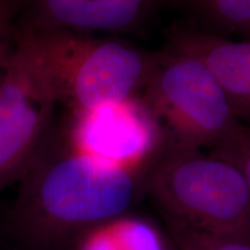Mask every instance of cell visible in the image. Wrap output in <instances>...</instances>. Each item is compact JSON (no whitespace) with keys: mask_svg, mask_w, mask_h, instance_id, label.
I'll use <instances>...</instances> for the list:
<instances>
[{"mask_svg":"<svg viewBox=\"0 0 250 250\" xmlns=\"http://www.w3.org/2000/svg\"><path fill=\"white\" fill-rule=\"evenodd\" d=\"M168 147H214L241 127L218 80L201 59L166 49L140 93Z\"/></svg>","mask_w":250,"mask_h":250,"instance_id":"277c9868","label":"cell"},{"mask_svg":"<svg viewBox=\"0 0 250 250\" xmlns=\"http://www.w3.org/2000/svg\"><path fill=\"white\" fill-rule=\"evenodd\" d=\"M70 250H166L160 233L147 220L124 214L85 230Z\"/></svg>","mask_w":250,"mask_h":250,"instance_id":"9c48e42d","label":"cell"},{"mask_svg":"<svg viewBox=\"0 0 250 250\" xmlns=\"http://www.w3.org/2000/svg\"><path fill=\"white\" fill-rule=\"evenodd\" d=\"M144 175L81 151L55 130L0 219V246L70 250L85 230L127 214Z\"/></svg>","mask_w":250,"mask_h":250,"instance_id":"6da1fadb","label":"cell"},{"mask_svg":"<svg viewBox=\"0 0 250 250\" xmlns=\"http://www.w3.org/2000/svg\"><path fill=\"white\" fill-rule=\"evenodd\" d=\"M248 40H250V37H248Z\"/></svg>","mask_w":250,"mask_h":250,"instance_id":"5bb4252c","label":"cell"},{"mask_svg":"<svg viewBox=\"0 0 250 250\" xmlns=\"http://www.w3.org/2000/svg\"><path fill=\"white\" fill-rule=\"evenodd\" d=\"M188 26L213 35L250 37V0H170Z\"/></svg>","mask_w":250,"mask_h":250,"instance_id":"30bf717a","label":"cell"},{"mask_svg":"<svg viewBox=\"0 0 250 250\" xmlns=\"http://www.w3.org/2000/svg\"><path fill=\"white\" fill-rule=\"evenodd\" d=\"M168 228L177 250H250V239L203 232L168 220Z\"/></svg>","mask_w":250,"mask_h":250,"instance_id":"8fae6325","label":"cell"},{"mask_svg":"<svg viewBox=\"0 0 250 250\" xmlns=\"http://www.w3.org/2000/svg\"><path fill=\"white\" fill-rule=\"evenodd\" d=\"M58 102L24 28L0 81V192L20 182L56 130Z\"/></svg>","mask_w":250,"mask_h":250,"instance_id":"5b68a950","label":"cell"},{"mask_svg":"<svg viewBox=\"0 0 250 250\" xmlns=\"http://www.w3.org/2000/svg\"><path fill=\"white\" fill-rule=\"evenodd\" d=\"M23 0H0V81L11 64L17 46L14 19Z\"/></svg>","mask_w":250,"mask_h":250,"instance_id":"4fadbf2b","label":"cell"},{"mask_svg":"<svg viewBox=\"0 0 250 250\" xmlns=\"http://www.w3.org/2000/svg\"><path fill=\"white\" fill-rule=\"evenodd\" d=\"M22 27L68 114L139 96L158 57L120 40L27 22Z\"/></svg>","mask_w":250,"mask_h":250,"instance_id":"7a4b0ae2","label":"cell"},{"mask_svg":"<svg viewBox=\"0 0 250 250\" xmlns=\"http://www.w3.org/2000/svg\"><path fill=\"white\" fill-rule=\"evenodd\" d=\"M168 49L201 59L218 80L237 120L250 125V40L232 41L175 24L168 30Z\"/></svg>","mask_w":250,"mask_h":250,"instance_id":"ba28073f","label":"cell"},{"mask_svg":"<svg viewBox=\"0 0 250 250\" xmlns=\"http://www.w3.org/2000/svg\"><path fill=\"white\" fill-rule=\"evenodd\" d=\"M210 154L234 166L250 191V125L242 124L229 138L212 147Z\"/></svg>","mask_w":250,"mask_h":250,"instance_id":"7c38bea8","label":"cell"},{"mask_svg":"<svg viewBox=\"0 0 250 250\" xmlns=\"http://www.w3.org/2000/svg\"><path fill=\"white\" fill-rule=\"evenodd\" d=\"M168 220L203 232L250 239V191L234 166L201 149L165 146L144 175Z\"/></svg>","mask_w":250,"mask_h":250,"instance_id":"3957f363","label":"cell"},{"mask_svg":"<svg viewBox=\"0 0 250 250\" xmlns=\"http://www.w3.org/2000/svg\"><path fill=\"white\" fill-rule=\"evenodd\" d=\"M165 0H23L26 22L78 33L142 31Z\"/></svg>","mask_w":250,"mask_h":250,"instance_id":"52a82bcc","label":"cell"},{"mask_svg":"<svg viewBox=\"0 0 250 250\" xmlns=\"http://www.w3.org/2000/svg\"><path fill=\"white\" fill-rule=\"evenodd\" d=\"M62 131L81 151L143 174L166 146L140 96L68 114Z\"/></svg>","mask_w":250,"mask_h":250,"instance_id":"8992f818","label":"cell"}]
</instances>
